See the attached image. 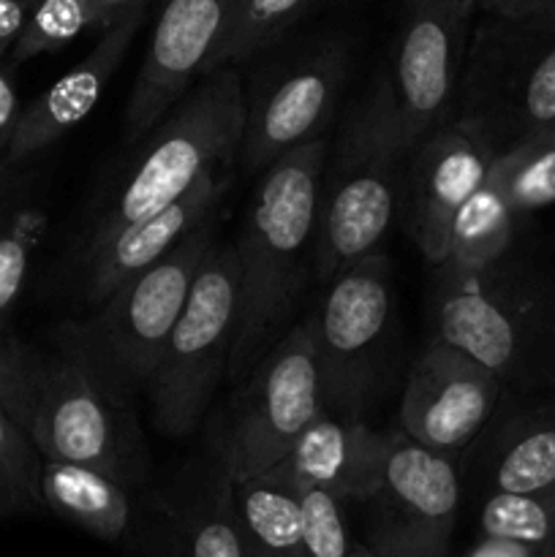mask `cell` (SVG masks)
Instances as JSON below:
<instances>
[{"mask_svg":"<svg viewBox=\"0 0 555 557\" xmlns=\"http://www.w3.org/2000/svg\"><path fill=\"white\" fill-rule=\"evenodd\" d=\"M41 468V451L0 406V520L44 506Z\"/></svg>","mask_w":555,"mask_h":557,"instance_id":"cell-26","label":"cell"},{"mask_svg":"<svg viewBox=\"0 0 555 557\" xmlns=\"http://www.w3.org/2000/svg\"><path fill=\"white\" fill-rule=\"evenodd\" d=\"M348 557H375L373 555V549L368 547V544L365 542H357V539H354V544H351V555Z\"/></svg>","mask_w":555,"mask_h":557,"instance_id":"cell-37","label":"cell"},{"mask_svg":"<svg viewBox=\"0 0 555 557\" xmlns=\"http://www.w3.org/2000/svg\"><path fill=\"white\" fill-rule=\"evenodd\" d=\"M517 223L520 218L488 174L452 223L449 256L444 264L455 270H488L498 264L515 243Z\"/></svg>","mask_w":555,"mask_h":557,"instance_id":"cell-24","label":"cell"},{"mask_svg":"<svg viewBox=\"0 0 555 557\" xmlns=\"http://www.w3.org/2000/svg\"><path fill=\"white\" fill-rule=\"evenodd\" d=\"M215 218L207 215L163 259L136 272L101 302L92 321L82 324L103 362L125 386H147L174 321L188 302L207 250L215 243Z\"/></svg>","mask_w":555,"mask_h":557,"instance_id":"cell-10","label":"cell"},{"mask_svg":"<svg viewBox=\"0 0 555 557\" xmlns=\"http://www.w3.org/2000/svg\"><path fill=\"white\" fill-rule=\"evenodd\" d=\"M145 16L147 5L131 11L125 20L101 30L96 47L74 69L65 71L30 107L22 109L20 123H16L14 136L9 141V150H5L9 161L36 156L38 150H44L63 134H69L71 128H76L96 109L98 98L103 96L118 65L123 63L125 52H128L131 41L139 33Z\"/></svg>","mask_w":555,"mask_h":557,"instance_id":"cell-20","label":"cell"},{"mask_svg":"<svg viewBox=\"0 0 555 557\" xmlns=\"http://www.w3.org/2000/svg\"><path fill=\"white\" fill-rule=\"evenodd\" d=\"M550 0H479V11L501 16H528L547 9Z\"/></svg>","mask_w":555,"mask_h":557,"instance_id":"cell-36","label":"cell"},{"mask_svg":"<svg viewBox=\"0 0 555 557\" xmlns=\"http://www.w3.org/2000/svg\"><path fill=\"white\" fill-rule=\"evenodd\" d=\"M495 156V147L460 120H446L414 145L400 194L403 228L433 267L449 256L452 223L488 180Z\"/></svg>","mask_w":555,"mask_h":557,"instance_id":"cell-15","label":"cell"},{"mask_svg":"<svg viewBox=\"0 0 555 557\" xmlns=\"http://www.w3.org/2000/svg\"><path fill=\"white\" fill-rule=\"evenodd\" d=\"M490 177L517 218L555 205V125L515 141L495 156Z\"/></svg>","mask_w":555,"mask_h":557,"instance_id":"cell-25","label":"cell"},{"mask_svg":"<svg viewBox=\"0 0 555 557\" xmlns=\"http://www.w3.org/2000/svg\"><path fill=\"white\" fill-rule=\"evenodd\" d=\"M237 315L239 261L232 243L215 239L147 381L152 419L163 435L183 438L199 428L223 373H229Z\"/></svg>","mask_w":555,"mask_h":557,"instance_id":"cell-8","label":"cell"},{"mask_svg":"<svg viewBox=\"0 0 555 557\" xmlns=\"http://www.w3.org/2000/svg\"><path fill=\"white\" fill-rule=\"evenodd\" d=\"M553 544H526L498 536H479L462 557H550Z\"/></svg>","mask_w":555,"mask_h":557,"instance_id":"cell-32","label":"cell"},{"mask_svg":"<svg viewBox=\"0 0 555 557\" xmlns=\"http://www.w3.org/2000/svg\"><path fill=\"white\" fill-rule=\"evenodd\" d=\"M365 506V544L375 557H449L460 509L455 460L395 430L384 476Z\"/></svg>","mask_w":555,"mask_h":557,"instance_id":"cell-12","label":"cell"},{"mask_svg":"<svg viewBox=\"0 0 555 557\" xmlns=\"http://www.w3.org/2000/svg\"><path fill=\"white\" fill-rule=\"evenodd\" d=\"M245 125V90L234 65L199 76L158 120L92 234L152 215L188 194L205 174L232 169Z\"/></svg>","mask_w":555,"mask_h":557,"instance_id":"cell-5","label":"cell"},{"mask_svg":"<svg viewBox=\"0 0 555 557\" xmlns=\"http://www.w3.org/2000/svg\"><path fill=\"white\" fill-rule=\"evenodd\" d=\"M27 16L11 60L25 63L47 52H60L85 30H92L87 0H25Z\"/></svg>","mask_w":555,"mask_h":557,"instance_id":"cell-29","label":"cell"},{"mask_svg":"<svg viewBox=\"0 0 555 557\" xmlns=\"http://www.w3.org/2000/svg\"><path fill=\"white\" fill-rule=\"evenodd\" d=\"M313 3L316 0H239L232 30L215 58V69L256 58L261 49L272 47Z\"/></svg>","mask_w":555,"mask_h":557,"instance_id":"cell-28","label":"cell"},{"mask_svg":"<svg viewBox=\"0 0 555 557\" xmlns=\"http://www.w3.org/2000/svg\"><path fill=\"white\" fill-rule=\"evenodd\" d=\"M141 557H245L234 517V479L212 457L150 500Z\"/></svg>","mask_w":555,"mask_h":557,"instance_id":"cell-18","label":"cell"},{"mask_svg":"<svg viewBox=\"0 0 555 557\" xmlns=\"http://www.w3.org/2000/svg\"><path fill=\"white\" fill-rule=\"evenodd\" d=\"M411 150L381 76L348 114L332 158L326 152L316 221V281H332L379 250L397 212Z\"/></svg>","mask_w":555,"mask_h":557,"instance_id":"cell-3","label":"cell"},{"mask_svg":"<svg viewBox=\"0 0 555 557\" xmlns=\"http://www.w3.org/2000/svg\"><path fill=\"white\" fill-rule=\"evenodd\" d=\"M479 0H403L384 82L408 141L455 112Z\"/></svg>","mask_w":555,"mask_h":557,"instance_id":"cell-11","label":"cell"},{"mask_svg":"<svg viewBox=\"0 0 555 557\" xmlns=\"http://www.w3.org/2000/svg\"><path fill=\"white\" fill-rule=\"evenodd\" d=\"M87 3H90L92 30H107L114 22L125 20L131 11L145 9L150 0H87Z\"/></svg>","mask_w":555,"mask_h":557,"instance_id":"cell-35","label":"cell"},{"mask_svg":"<svg viewBox=\"0 0 555 557\" xmlns=\"http://www.w3.org/2000/svg\"><path fill=\"white\" fill-rule=\"evenodd\" d=\"M506 384L460 348L433 337L414 362L400 400V430L455 460L484 430Z\"/></svg>","mask_w":555,"mask_h":557,"instance_id":"cell-16","label":"cell"},{"mask_svg":"<svg viewBox=\"0 0 555 557\" xmlns=\"http://www.w3.org/2000/svg\"><path fill=\"white\" fill-rule=\"evenodd\" d=\"M25 0H0V60L14 49L22 27H25Z\"/></svg>","mask_w":555,"mask_h":557,"instance_id":"cell-34","label":"cell"},{"mask_svg":"<svg viewBox=\"0 0 555 557\" xmlns=\"http://www.w3.org/2000/svg\"><path fill=\"white\" fill-rule=\"evenodd\" d=\"M41 498L47 509L101 542H118L134 525V490L82 462L44 460Z\"/></svg>","mask_w":555,"mask_h":557,"instance_id":"cell-21","label":"cell"},{"mask_svg":"<svg viewBox=\"0 0 555 557\" xmlns=\"http://www.w3.org/2000/svg\"><path fill=\"white\" fill-rule=\"evenodd\" d=\"M488 493H553L555 400L511 413L498 424L484 451Z\"/></svg>","mask_w":555,"mask_h":557,"instance_id":"cell-22","label":"cell"},{"mask_svg":"<svg viewBox=\"0 0 555 557\" xmlns=\"http://www.w3.org/2000/svg\"><path fill=\"white\" fill-rule=\"evenodd\" d=\"M229 185H232L229 169L210 172L188 194L163 210L112 228V232L92 234L85 250L87 302L101 305L128 277L163 259L185 234L194 232L207 215L218 212Z\"/></svg>","mask_w":555,"mask_h":557,"instance_id":"cell-17","label":"cell"},{"mask_svg":"<svg viewBox=\"0 0 555 557\" xmlns=\"http://www.w3.org/2000/svg\"><path fill=\"white\" fill-rule=\"evenodd\" d=\"M313 315L324 411L365 419L392 321V270L381 250L354 261L332 281Z\"/></svg>","mask_w":555,"mask_h":557,"instance_id":"cell-9","label":"cell"},{"mask_svg":"<svg viewBox=\"0 0 555 557\" xmlns=\"http://www.w3.org/2000/svg\"><path fill=\"white\" fill-rule=\"evenodd\" d=\"M550 5H555V0H550Z\"/></svg>","mask_w":555,"mask_h":557,"instance_id":"cell-39","label":"cell"},{"mask_svg":"<svg viewBox=\"0 0 555 557\" xmlns=\"http://www.w3.org/2000/svg\"><path fill=\"white\" fill-rule=\"evenodd\" d=\"M351 525L346 500L324 490H303V553L299 557H348Z\"/></svg>","mask_w":555,"mask_h":557,"instance_id":"cell-30","label":"cell"},{"mask_svg":"<svg viewBox=\"0 0 555 557\" xmlns=\"http://www.w3.org/2000/svg\"><path fill=\"white\" fill-rule=\"evenodd\" d=\"M234 517L245 557L303 553V493L272 471L234 482Z\"/></svg>","mask_w":555,"mask_h":557,"instance_id":"cell-23","label":"cell"},{"mask_svg":"<svg viewBox=\"0 0 555 557\" xmlns=\"http://www.w3.org/2000/svg\"><path fill=\"white\" fill-rule=\"evenodd\" d=\"M550 557H555V542H553V549H550Z\"/></svg>","mask_w":555,"mask_h":557,"instance_id":"cell-38","label":"cell"},{"mask_svg":"<svg viewBox=\"0 0 555 557\" xmlns=\"http://www.w3.org/2000/svg\"><path fill=\"white\" fill-rule=\"evenodd\" d=\"M239 0H166L147 44L125 107L128 145L145 139L158 120L215 69V58L232 30Z\"/></svg>","mask_w":555,"mask_h":557,"instance_id":"cell-14","label":"cell"},{"mask_svg":"<svg viewBox=\"0 0 555 557\" xmlns=\"http://www.w3.org/2000/svg\"><path fill=\"white\" fill-rule=\"evenodd\" d=\"M36 239L38 218L30 210H22V215L0 228V324L20 297Z\"/></svg>","mask_w":555,"mask_h":557,"instance_id":"cell-31","label":"cell"},{"mask_svg":"<svg viewBox=\"0 0 555 557\" xmlns=\"http://www.w3.org/2000/svg\"><path fill=\"white\" fill-rule=\"evenodd\" d=\"M243 379L212 441V457L234 482L275 468L297 435L324 411L313 321L294 324Z\"/></svg>","mask_w":555,"mask_h":557,"instance_id":"cell-7","label":"cell"},{"mask_svg":"<svg viewBox=\"0 0 555 557\" xmlns=\"http://www.w3.org/2000/svg\"><path fill=\"white\" fill-rule=\"evenodd\" d=\"M324 136L294 147L259 172L234 253L239 261V315L229 379L243 381L292 313L305 277L313 275Z\"/></svg>","mask_w":555,"mask_h":557,"instance_id":"cell-2","label":"cell"},{"mask_svg":"<svg viewBox=\"0 0 555 557\" xmlns=\"http://www.w3.org/2000/svg\"><path fill=\"white\" fill-rule=\"evenodd\" d=\"M0 406L44 460L92 466L128 490L145 482L147 457L128 386L82 324H65L49 348L0 343Z\"/></svg>","mask_w":555,"mask_h":557,"instance_id":"cell-1","label":"cell"},{"mask_svg":"<svg viewBox=\"0 0 555 557\" xmlns=\"http://www.w3.org/2000/svg\"><path fill=\"white\" fill-rule=\"evenodd\" d=\"M449 120L477 128L495 152L555 125V5L528 16L482 11Z\"/></svg>","mask_w":555,"mask_h":557,"instance_id":"cell-6","label":"cell"},{"mask_svg":"<svg viewBox=\"0 0 555 557\" xmlns=\"http://www.w3.org/2000/svg\"><path fill=\"white\" fill-rule=\"evenodd\" d=\"M20 96H16V87L11 82L9 71L0 69V152L9 150V141L14 136L16 123H20Z\"/></svg>","mask_w":555,"mask_h":557,"instance_id":"cell-33","label":"cell"},{"mask_svg":"<svg viewBox=\"0 0 555 557\" xmlns=\"http://www.w3.org/2000/svg\"><path fill=\"white\" fill-rule=\"evenodd\" d=\"M386 455L390 433H379L365 419L321 411L270 471L299 493L324 490L346 504H365L379 490Z\"/></svg>","mask_w":555,"mask_h":557,"instance_id":"cell-19","label":"cell"},{"mask_svg":"<svg viewBox=\"0 0 555 557\" xmlns=\"http://www.w3.org/2000/svg\"><path fill=\"white\" fill-rule=\"evenodd\" d=\"M435 337L493 370L506 386L555 384V288L506 259L488 270L439 264Z\"/></svg>","mask_w":555,"mask_h":557,"instance_id":"cell-4","label":"cell"},{"mask_svg":"<svg viewBox=\"0 0 555 557\" xmlns=\"http://www.w3.org/2000/svg\"><path fill=\"white\" fill-rule=\"evenodd\" d=\"M482 536L511 539L526 544L555 542V490L553 493H493L479 509Z\"/></svg>","mask_w":555,"mask_h":557,"instance_id":"cell-27","label":"cell"},{"mask_svg":"<svg viewBox=\"0 0 555 557\" xmlns=\"http://www.w3.org/2000/svg\"><path fill=\"white\" fill-rule=\"evenodd\" d=\"M348 76V49L341 38H319L270 65L245 96L239 161L264 172L294 147L321 136Z\"/></svg>","mask_w":555,"mask_h":557,"instance_id":"cell-13","label":"cell"}]
</instances>
